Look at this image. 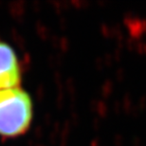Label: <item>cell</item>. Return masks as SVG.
<instances>
[{"label":"cell","instance_id":"cell-1","mask_svg":"<svg viewBox=\"0 0 146 146\" xmlns=\"http://www.w3.org/2000/svg\"><path fill=\"white\" fill-rule=\"evenodd\" d=\"M33 106L30 94L21 86L0 90V137L17 138L31 127Z\"/></svg>","mask_w":146,"mask_h":146},{"label":"cell","instance_id":"cell-2","mask_svg":"<svg viewBox=\"0 0 146 146\" xmlns=\"http://www.w3.org/2000/svg\"><path fill=\"white\" fill-rule=\"evenodd\" d=\"M21 79V66L15 51L0 40V90L20 86Z\"/></svg>","mask_w":146,"mask_h":146},{"label":"cell","instance_id":"cell-3","mask_svg":"<svg viewBox=\"0 0 146 146\" xmlns=\"http://www.w3.org/2000/svg\"><path fill=\"white\" fill-rule=\"evenodd\" d=\"M125 24L127 25L128 30L131 31L132 33L137 34V35L143 33V31L146 30V21L145 20L139 19V18L128 17V18L125 20Z\"/></svg>","mask_w":146,"mask_h":146}]
</instances>
